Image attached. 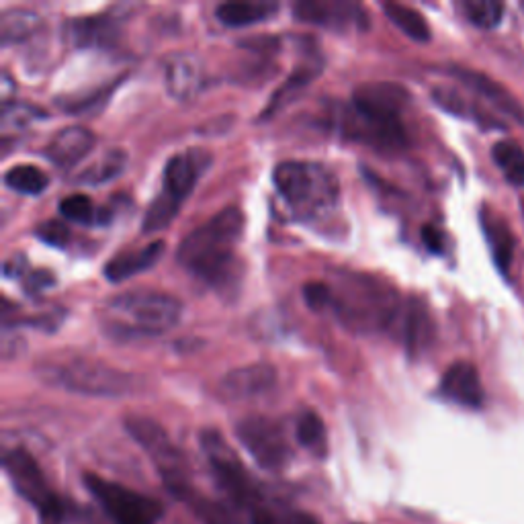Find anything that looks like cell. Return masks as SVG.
I'll use <instances>...</instances> for the list:
<instances>
[{"label": "cell", "mask_w": 524, "mask_h": 524, "mask_svg": "<svg viewBox=\"0 0 524 524\" xmlns=\"http://www.w3.org/2000/svg\"><path fill=\"white\" fill-rule=\"evenodd\" d=\"M242 234L244 213L238 207H226L181 242L177 250L179 265L209 287L230 293L242 277L236 252Z\"/></svg>", "instance_id": "1"}, {"label": "cell", "mask_w": 524, "mask_h": 524, "mask_svg": "<svg viewBox=\"0 0 524 524\" xmlns=\"http://www.w3.org/2000/svg\"><path fill=\"white\" fill-rule=\"evenodd\" d=\"M404 86L393 82H367L353 93V103L342 115L338 129L348 140L377 150H402L408 146V131L402 121L408 105Z\"/></svg>", "instance_id": "2"}, {"label": "cell", "mask_w": 524, "mask_h": 524, "mask_svg": "<svg viewBox=\"0 0 524 524\" xmlns=\"http://www.w3.org/2000/svg\"><path fill=\"white\" fill-rule=\"evenodd\" d=\"M183 303L168 293L136 289L109 299L101 310L103 332L111 340L127 342L162 336L179 324Z\"/></svg>", "instance_id": "3"}, {"label": "cell", "mask_w": 524, "mask_h": 524, "mask_svg": "<svg viewBox=\"0 0 524 524\" xmlns=\"http://www.w3.org/2000/svg\"><path fill=\"white\" fill-rule=\"evenodd\" d=\"M330 287V310L336 318L359 332H379L396 324L402 301L381 279L342 273Z\"/></svg>", "instance_id": "4"}, {"label": "cell", "mask_w": 524, "mask_h": 524, "mask_svg": "<svg viewBox=\"0 0 524 524\" xmlns=\"http://www.w3.org/2000/svg\"><path fill=\"white\" fill-rule=\"evenodd\" d=\"M273 183L295 220L318 222L328 217L340 201L336 174L310 160H287L275 166Z\"/></svg>", "instance_id": "5"}, {"label": "cell", "mask_w": 524, "mask_h": 524, "mask_svg": "<svg viewBox=\"0 0 524 524\" xmlns=\"http://www.w3.org/2000/svg\"><path fill=\"white\" fill-rule=\"evenodd\" d=\"M211 166V154L201 148H189L177 156H172L162 174V193L152 201L148 207L142 232L154 234L170 226V222L177 217L179 209L187 201V197L197 187L199 179Z\"/></svg>", "instance_id": "6"}, {"label": "cell", "mask_w": 524, "mask_h": 524, "mask_svg": "<svg viewBox=\"0 0 524 524\" xmlns=\"http://www.w3.org/2000/svg\"><path fill=\"white\" fill-rule=\"evenodd\" d=\"M123 424L131 439L152 459L166 490L174 498L187 502L197 490L191 484L189 463L181 449L172 443L168 432L156 420L138 414L125 416Z\"/></svg>", "instance_id": "7"}, {"label": "cell", "mask_w": 524, "mask_h": 524, "mask_svg": "<svg viewBox=\"0 0 524 524\" xmlns=\"http://www.w3.org/2000/svg\"><path fill=\"white\" fill-rule=\"evenodd\" d=\"M39 373L52 385L95 398L129 396L140 385L136 375L89 359H72L58 365H46L39 369Z\"/></svg>", "instance_id": "8"}, {"label": "cell", "mask_w": 524, "mask_h": 524, "mask_svg": "<svg viewBox=\"0 0 524 524\" xmlns=\"http://www.w3.org/2000/svg\"><path fill=\"white\" fill-rule=\"evenodd\" d=\"M201 449L207 457L217 486L228 496L230 504H234L236 508L254 510L258 504L267 500L260 484L250 475V471L244 467L236 451L226 443L220 432L211 428L203 430Z\"/></svg>", "instance_id": "9"}, {"label": "cell", "mask_w": 524, "mask_h": 524, "mask_svg": "<svg viewBox=\"0 0 524 524\" xmlns=\"http://www.w3.org/2000/svg\"><path fill=\"white\" fill-rule=\"evenodd\" d=\"M3 465L15 492L39 510L41 520H52L58 524L64 522L66 516L64 500L52 492L39 463L25 449L7 451Z\"/></svg>", "instance_id": "10"}, {"label": "cell", "mask_w": 524, "mask_h": 524, "mask_svg": "<svg viewBox=\"0 0 524 524\" xmlns=\"http://www.w3.org/2000/svg\"><path fill=\"white\" fill-rule=\"evenodd\" d=\"M84 486L115 524H156L164 514L158 500L109 482L101 475L84 473Z\"/></svg>", "instance_id": "11"}, {"label": "cell", "mask_w": 524, "mask_h": 524, "mask_svg": "<svg viewBox=\"0 0 524 524\" xmlns=\"http://www.w3.org/2000/svg\"><path fill=\"white\" fill-rule=\"evenodd\" d=\"M236 436L252 459L269 471H281L291 459L283 426L267 416H248L238 422Z\"/></svg>", "instance_id": "12"}, {"label": "cell", "mask_w": 524, "mask_h": 524, "mask_svg": "<svg viewBox=\"0 0 524 524\" xmlns=\"http://www.w3.org/2000/svg\"><path fill=\"white\" fill-rule=\"evenodd\" d=\"M293 15L301 23L334 31H365L369 27L365 7L357 3H342V0H303L293 7Z\"/></svg>", "instance_id": "13"}, {"label": "cell", "mask_w": 524, "mask_h": 524, "mask_svg": "<svg viewBox=\"0 0 524 524\" xmlns=\"http://www.w3.org/2000/svg\"><path fill=\"white\" fill-rule=\"evenodd\" d=\"M277 385V369L269 363H254L224 375L220 389L230 400H254Z\"/></svg>", "instance_id": "14"}, {"label": "cell", "mask_w": 524, "mask_h": 524, "mask_svg": "<svg viewBox=\"0 0 524 524\" xmlns=\"http://www.w3.org/2000/svg\"><path fill=\"white\" fill-rule=\"evenodd\" d=\"M441 396L471 410H479L486 400L482 379H479L477 369L467 361H459L445 371L441 381Z\"/></svg>", "instance_id": "15"}, {"label": "cell", "mask_w": 524, "mask_h": 524, "mask_svg": "<svg viewBox=\"0 0 524 524\" xmlns=\"http://www.w3.org/2000/svg\"><path fill=\"white\" fill-rule=\"evenodd\" d=\"M95 134L91 129L70 125L60 129L58 134L46 146V158L58 168H74L95 148Z\"/></svg>", "instance_id": "16"}, {"label": "cell", "mask_w": 524, "mask_h": 524, "mask_svg": "<svg viewBox=\"0 0 524 524\" xmlns=\"http://www.w3.org/2000/svg\"><path fill=\"white\" fill-rule=\"evenodd\" d=\"M166 91L177 101L193 99L203 86V68L191 54H174L164 66Z\"/></svg>", "instance_id": "17"}, {"label": "cell", "mask_w": 524, "mask_h": 524, "mask_svg": "<svg viewBox=\"0 0 524 524\" xmlns=\"http://www.w3.org/2000/svg\"><path fill=\"white\" fill-rule=\"evenodd\" d=\"M393 326H398L400 338L404 340L410 355L422 353L424 348L430 344L432 334H434L430 314L420 299H408L402 305V312Z\"/></svg>", "instance_id": "18"}, {"label": "cell", "mask_w": 524, "mask_h": 524, "mask_svg": "<svg viewBox=\"0 0 524 524\" xmlns=\"http://www.w3.org/2000/svg\"><path fill=\"white\" fill-rule=\"evenodd\" d=\"M455 78H459L465 86H469V89L473 93H477L479 97H484L488 103H492L498 111H502L504 115L516 119L518 123L524 125V109L520 107V103L504 89V86H500L498 82H494L492 78L479 74V72H473V70H465V68H457L453 70Z\"/></svg>", "instance_id": "19"}, {"label": "cell", "mask_w": 524, "mask_h": 524, "mask_svg": "<svg viewBox=\"0 0 524 524\" xmlns=\"http://www.w3.org/2000/svg\"><path fill=\"white\" fill-rule=\"evenodd\" d=\"M117 35L119 25L109 15L80 17L68 23V37L76 48H111Z\"/></svg>", "instance_id": "20"}, {"label": "cell", "mask_w": 524, "mask_h": 524, "mask_svg": "<svg viewBox=\"0 0 524 524\" xmlns=\"http://www.w3.org/2000/svg\"><path fill=\"white\" fill-rule=\"evenodd\" d=\"M162 252H164V242H152L140 250H125L107 262L105 277L111 283L127 281L131 277L152 269L158 262V258L162 256Z\"/></svg>", "instance_id": "21"}, {"label": "cell", "mask_w": 524, "mask_h": 524, "mask_svg": "<svg viewBox=\"0 0 524 524\" xmlns=\"http://www.w3.org/2000/svg\"><path fill=\"white\" fill-rule=\"evenodd\" d=\"M277 9L275 3H224L215 9V19L226 27L242 29L271 19Z\"/></svg>", "instance_id": "22"}, {"label": "cell", "mask_w": 524, "mask_h": 524, "mask_svg": "<svg viewBox=\"0 0 524 524\" xmlns=\"http://www.w3.org/2000/svg\"><path fill=\"white\" fill-rule=\"evenodd\" d=\"M482 224H484V232L492 250V256L496 260V265L502 273H508V267L512 262L514 256V238L508 230V226L504 224V220H498V217L486 213L482 215Z\"/></svg>", "instance_id": "23"}, {"label": "cell", "mask_w": 524, "mask_h": 524, "mask_svg": "<svg viewBox=\"0 0 524 524\" xmlns=\"http://www.w3.org/2000/svg\"><path fill=\"white\" fill-rule=\"evenodd\" d=\"M39 27V15L27 9H11L0 15V39H3V46L33 37Z\"/></svg>", "instance_id": "24"}, {"label": "cell", "mask_w": 524, "mask_h": 524, "mask_svg": "<svg viewBox=\"0 0 524 524\" xmlns=\"http://www.w3.org/2000/svg\"><path fill=\"white\" fill-rule=\"evenodd\" d=\"M295 436H297V443L308 449L312 455L324 459L328 455V436H326V426L324 420L314 412L308 410L303 412L297 418V426H295Z\"/></svg>", "instance_id": "25"}, {"label": "cell", "mask_w": 524, "mask_h": 524, "mask_svg": "<svg viewBox=\"0 0 524 524\" xmlns=\"http://www.w3.org/2000/svg\"><path fill=\"white\" fill-rule=\"evenodd\" d=\"M250 524H322V522L303 510L289 508L281 502L265 500L254 510H250Z\"/></svg>", "instance_id": "26"}, {"label": "cell", "mask_w": 524, "mask_h": 524, "mask_svg": "<svg viewBox=\"0 0 524 524\" xmlns=\"http://www.w3.org/2000/svg\"><path fill=\"white\" fill-rule=\"evenodd\" d=\"M60 215L68 222L82 224V226H103L111 220L109 211H101L86 195H70L60 201L58 205Z\"/></svg>", "instance_id": "27"}, {"label": "cell", "mask_w": 524, "mask_h": 524, "mask_svg": "<svg viewBox=\"0 0 524 524\" xmlns=\"http://www.w3.org/2000/svg\"><path fill=\"white\" fill-rule=\"evenodd\" d=\"M185 504L201 524H240L234 504L211 500L199 492H195Z\"/></svg>", "instance_id": "28"}, {"label": "cell", "mask_w": 524, "mask_h": 524, "mask_svg": "<svg viewBox=\"0 0 524 524\" xmlns=\"http://www.w3.org/2000/svg\"><path fill=\"white\" fill-rule=\"evenodd\" d=\"M383 11H385L387 19L393 25H396L404 35H408L410 39H414L418 43L430 41V27H428L426 19L416 9L400 5V3H387V5H383Z\"/></svg>", "instance_id": "29"}, {"label": "cell", "mask_w": 524, "mask_h": 524, "mask_svg": "<svg viewBox=\"0 0 524 524\" xmlns=\"http://www.w3.org/2000/svg\"><path fill=\"white\" fill-rule=\"evenodd\" d=\"M5 185L21 195H41L48 189V174L33 164H17L5 174Z\"/></svg>", "instance_id": "30"}, {"label": "cell", "mask_w": 524, "mask_h": 524, "mask_svg": "<svg viewBox=\"0 0 524 524\" xmlns=\"http://www.w3.org/2000/svg\"><path fill=\"white\" fill-rule=\"evenodd\" d=\"M492 158L508 183L524 187V150L510 140H502L492 148Z\"/></svg>", "instance_id": "31"}, {"label": "cell", "mask_w": 524, "mask_h": 524, "mask_svg": "<svg viewBox=\"0 0 524 524\" xmlns=\"http://www.w3.org/2000/svg\"><path fill=\"white\" fill-rule=\"evenodd\" d=\"M127 162L125 152L121 150H109L105 152L93 166L86 168L84 172L78 174V183L82 185H103L113 179H117L123 172Z\"/></svg>", "instance_id": "32"}, {"label": "cell", "mask_w": 524, "mask_h": 524, "mask_svg": "<svg viewBox=\"0 0 524 524\" xmlns=\"http://www.w3.org/2000/svg\"><path fill=\"white\" fill-rule=\"evenodd\" d=\"M46 113L39 111L33 105L27 103H5L3 107V123H0V131H3V138L7 140L11 134L27 129L31 123L37 119H43Z\"/></svg>", "instance_id": "33"}, {"label": "cell", "mask_w": 524, "mask_h": 524, "mask_svg": "<svg viewBox=\"0 0 524 524\" xmlns=\"http://www.w3.org/2000/svg\"><path fill=\"white\" fill-rule=\"evenodd\" d=\"M463 13L475 27L494 29L502 23L504 5L496 0H465Z\"/></svg>", "instance_id": "34"}, {"label": "cell", "mask_w": 524, "mask_h": 524, "mask_svg": "<svg viewBox=\"0 0 524 524\" xmlns=\"http://www.w3.org/2000/svg\"><path fill=\"white\" fill-rule=\"evenodd\" d=\"M312 78H314V72H310V70H301V72L293 74V76L285 82L283 89H281V91L273 97V101L269 103V107H267V111H265V117H271L275 111L283 109V107L303 89V86L310 84Z\"/></svg>", "instance_id": "35"}, {"label": "cell", "mask_w": 524, "mask_h": 524, "mask_svg": "<svg viewBox=\"0 0 524 524\" xmlns=\"http://www.w3.org/2000/svg\"><path fill=\"white\" fill-rule=\"evenodd\" d=\"M117 84H109V86H103V89L91 93V95H84V99H70V101H64L60 103L64 111L68 113H89V111H97L103 107V103H107V99L111 97L113 89Z\"/></svg>", "instance_id": "36"}, {"label": "cell", "mask_w": 524, "mask_h": 524, "mask_svg": "<svg viewBox=\"0 0 524 524\" xmlns=\"http://www.w3.org/2000/svg\"><path fill=\"white\" fill-rule=\"evenodd\" d=\"M35 234H37V238H39L41 242H46V244L56 246V248H64V246L68 244V240H70V230H68V226L62 224V222H56V220L43 222V224L35 230Z\"/></svg>", "instance_id": "37"}, {"label": "cell", "mask_w": 524, "mask_h": 524, "mask_svg": "<svg viewBox=\"0 0 524 524\" xmlns=\"http://www.w3.org/2000/svg\"><path fill=\"white\" fill-rule=\"evenodd\" d=\"M303 299L316 312L330 308V287H328V283H308L303 287Z\"/></svg>", "instance_id": "38"}, {"label": "cell", "mask_w": 524, "mask_h": 524, "mask_svg": "<svg viewBox=\"0 0 524 524\" xmlns=\"http://www.w3.org/2000/svg\"><path fill=\"white\" fill-rule=\"evenodd\" d=\"M422 240L426 244V248L434 254H443L445 250V236L441 230H436L434 226H424L422 228Z\"/></svg>", "instance_id": "39"}, {"label": "cell", "mask_w": 524, "mask_h": 524, "mask_svg": "<svg viewBox=\"0 0 524 524\" xmlns=\"http://www.w3.org/2000/svg\"><path fill=\"white\" fill-rule=\"evenodd\" d=\"M41 524H58V522H52V520H41Z\"/></svg>", "instance_id": "40"}]
</instances>
